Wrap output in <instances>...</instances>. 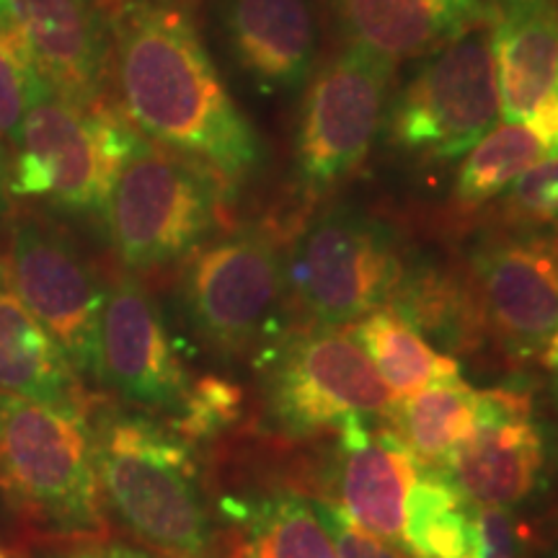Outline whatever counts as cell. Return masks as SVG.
I'll return each instance as SVG.
<instances>
[{
    "label": "cell",
    "mask_w": 558,
    "mask_h": 558,
    "mask_svg": "<svg viewBox=\"0 0 558 558\" xmlns=\"http://www.w3.org/2000/svg\"><path fill=\"white\" fill-rule=\"evenodd\" d=\"M111 78L140 135L205 166L222 186L241 184L259 169V132L230 99L184 11L128 0L111 19Z\"/></svg>",
    "instance_id": "obj_1"
},
{
    "label": "cell",
    "mask_w": 558,
    "mask_h": 558,
    "mask_svg": "<svg viewBox=\"0 0 558 558\" xmlns=\"http://www.w3.org/2000/svg\"><path fill=\"white\" fill-rule=\"evenodd\" d=\"M94 435L101 499L160 558H215V527L186 439L143 416H109Z\"/></svg>",
    "instance_id": "obj_2"
},
{
    "label": "cell",
    "mask_w": 558,
    "mask_h": 558,
    "mask_svg": "<svg viewBox=\"0 0 558 558\" xmlns=\"http://www.w3.org/2000/svg\"><path fill=\"white\" fill-rule=\"evenodd\" d=\"M143 135L111 104H78L32 68L9 192L73 215H104Z\"/></svg>",
    "instance_id": "obj_3"
},
{
    "label": "cell",
    "mask_w": 558,
    "mask_h": 558,
    "mask_svg": "<svg viewBox=\"0 0 558 558\" xmlns=\"http://www.w3.org/2000/svg\"><path fill=\"white\" fill-rule=\"evenodd\" d=\"M0 486L52 538L107 535L86 414L0 393Z\"/></svg>",
    "instance_id": "obj_4"
},
{
    "label": "cell",
    "mask_w": 558,
    "mask_h": 558,
    "mask_svg": "<svg viewBox=\"0 0 558 558\" xmlns=\"http://www.w3.org/2000/svg\"><path fill=\"white\" fill-rule=\"evenodd\" d=\"M222 184L205 166L140 140L104 207L111 246L130 271L171 267L209 239Z\"/></svg>",
    "instance_id": "obj_5"
},
{
    "label": "cell",
    "mask_w": 558,
    "mask_h": 558,
    "mask_svg": "<svg viewBox=\"0 0 558 558\" xmlns=\"http://www.w3.org/2000/svg\"><path fill=\"white\" fill-rule=\"evenodd\" d=\"M488 11V9H486ZM501 117L497 62L486 21L432 52L386 114L388 143L429 160L465 156Z\"/></svg>",
    "instance_id": "obj_6"
},
{
    "label": "cell",
    "mask_w": 558,
    "mask_h": 558,
    "mask_svg": "<svg viewBox=\"0 0 558 558\" xmlns=\"http://www.w3.org/2000/svg\"><path fill=\"white\" fill-rule=\"evenodd\" d=\"M390 78L393 62L354 45L313 75L292 143L300 186L326 192L360 169L380 130Z\"/></svg>",
    "instance_id": "obj_7"
},
{
    "label": "cell",
    "mask_w": 558,
    "mask_h": 558,
    "mask_svg": "<svg viewBox=\"0 0 558 558\" xmlns=\"http://www.w3.org/2000/svg\"><path fill=\"white\" fill-rule=\"evenodd\" d=\"M284 288L320 326H347L390 303L403 279L388 230L352 213H329L292 243Z\"/></svg>",
    "instance_id": "obj_8"
},
{
    "label": "cell",
    "mask_w": 558,
    "mask_h": 558,
    "mask_svg": "<svg viewBox=\"0 0 558 558\" xmlns=\"http://www.w3.org/2000/svg\"><path fill=\"white\" fill-rule=\"evenodd\" d=\"M5 264L21 303L58 341L75 373L101 380L107 290L75 243L39 215L13 213Z\"/></svg>",
    "instance_id": "obj_9"
},
{
    "label": "cell",
    "mask_w": 558,
    "mask_h": 558,
    "mask_svg": "<svg viewBox=\"0 0 558 558\" xmlns=\"http://www.w3.org/2000/svg\"><path fill=\"white\" fill-rule=\"evenodd\" d=\"M284 269L267 235L243 230L186 256L181 298L194 331L215 352H248L275 326Z\"/></svg>",
    "instance_id": "obj_10"
},
{
    "label": "cell",
    "mask_w": 558,
    "mask_h": 558,
    "mask_svg": "<svg viewBox=\"0 0 558 558\" xmlns=\"http://www.w3.org/2000/svg\"><path fill=\"white\" fill-rule=\"evenodd\" d=\"M269 390L279 424L295 435L390 414L399 401L352 333L337 326L303 331L279 347Z\"/></svg>",
    "instance_id": "obj_11"
},
{
    "label": "cell",
    "mask_w": 558,
    "mask_h": 558,
    "mask_svg": "<svg viewBox=\"0 0 558 558\" xmlns=\"http://www.w3.org/2000/svg\"><path fill=\"white\" fill-rule=\"evenodd\" d=\"M546 437L520 390H478L476 427L450 452V484L478 507L525 501L546 469Z\"/></svg>",
    "instance_id": "obj_12"
},
{
    "label": "cell",
    "mask_w": 558,
    "mask_h": 558,
    "mask_svg": "<svg viewBox=\"0 0 558 558\" xmlns=\"http://www.w3.org/2000/svg\"><path fill=\"white\" fill-rule=\"evenodd\" d=\"M0 29L16 34L60 94L78 104L109 99L114 39L101 0H0Z\"/></svg>",
    "instance_id": "obj_13"
},
{
    "label": "cell",
    "mask_w": 558,
    "mask_h": 558,
    "mask_svg": "<svg viewBox=\"0 0 558 558\" xmlns=\"http://www.w3.org/2000/svg\"><path fill=\"white\" fill-rule=\"evenodd\" d=\"M481 318L514 352L543 349L558 329V235H505L471 262Z\"/></svg>",
    "instance_id": "obj_14"
},
{
    "label": "cell",
    "mask_w": 558,
    "mask_h": 558,
    "mask_svg": "<svg viewBox=\"0 0 558 558\" xmlns=\"http://www.w3.org/2000/svg\"><path fill=\"white\" fill-rule=\"evenodd\" d=\"M101 380L143 409L179 411L192 383L158 305L132 275L107 292L101 316Z\"/></svg>",
    "instance_id": "obj_15"
},
{
    "label": "cell",
    "mask_w": 558,
    "mask_h": 558,
    "mask_svg": "<svg viewBox=\"0 0 558 558\" xmlns=\"http://www.w3.org/2000/svg\"><path fill=\"white\" fill-rule=\"evenodd\" d=\"M220 24L235 62L264 94H290L311 81L318 58L311 0H222Z\"/></svg>",
    "instance_id": "obj_16"
},
{
    "label": "cell",
    "mask_w": 558,
    "mask_h": 558,
    "mask_svg": "<svg viewBox=\"0 0 558 558\" xmlns=\"http://www.w3.org/2000/svg\"><path fill=\"white\" fill-rule=\"evenodd\" d=\"M494 62L501 117L525 124L558 90L556 0H492Z\"/></svg>",
    "instance_id": "obj_17"
},
{
    "label": "cell",
    "mask_w": 558,
    "mask_h": 558,
    "mask_svg": "<svg viewBox=\"0 0 558 558\" xmlns=\"http://www.w3.org/2000/svg\"><path fill=\"white\" fill-rule=\"evenodd\" d=\"M341 509L378 538L403 543V507L418 463L396 432H373L362 416L339 424Z\"/></svg>",
    "instance_id": "obj_18"
},
{
    "label": "cell",
    "mask_w": 558,
    "mask_h": 558,
    "mask_svg": "<svg viewBox=\"0 0 558 558\" xmlns=\"http://www.w3.org/2000/svg\"><path fill=\"white\" fill-rule=\"evenodd\" d=\"M347 45L388 62L422 58L486 21L478 0H329Z\"/></svg>",
    "instance_id": "obj_19"
},
{
    "label": "cell",
    "mask_w": 558,
    "mask_h": 558,
    "mask_svg": "<svg viewBox=\"0 0 558 558\" xmlns=\"http://www.w3.org/2000/svg\"><path fill=\"white\" fill-rule=\"evenodd\" d=\"M0 393L88 416L81 375L13 290L0 256Z\"/></svg>",
    "instance_id": "obj_20"
},
{
    "label": "cell",
    "mask_w": 558,
    "mask_h": 558,
    "mask_svg": "<svg viewBox=\"0 0 558 558\" xmlns=\"http://www.w3.org/2000/svg\"><path fill=\"white\" fill-rule=\"evenodd\" d=\"M352 337L396 399H407L429 383L460 375L458 362L437 354L393 308H378L354 320Z\"/></svg>",
    "instance_id": "obj_21"
},
{
    "label": "cell",
    "mask_w": 558,
    "mask_h": 558,
    "mask_svg": "<svg viewBox=\"0 0 558 558\" xmlns=\"http://www.w3.org/2000/svg\"><path fill=\"white\" fill-rule=\"evenodd\" d=\"M450 478L416 473L403 507V546L416 558H481L476 518Z\"/></svg>",
    "instance_id": "obj_22"
},
{
    "label": "cell",
    "mask_w": 558,
    "mask_h": 558,
    "mask_svg": "<svg viewBox=\"0 0 558 558\" xmlns=\"http://www.w3.org/2000/svg\"><path fill=\"white\" fill-rule=\"evenodd\" d=\"M478 390L471 388L460 375L429 383L407 399L396 401L390 414L403 445L416 460H448L452 450L476 427Z\"/></svg>",
    "instance_id": "obj_23"
},
{
    "label": "cell",
    "mask_w": 558,
    "mask_h": 558,
    "mask_svg": "<svg viewBox=\"0 0 558 558\" xmlns=\"http://www.w3.org/2000/svg\"><path fill=\"white\" fill-rule=\"evenodd\" d=\"M546 143L527 124H497L465 153L456 181V199L463 207L486 205L509 190L530 166L548 158Z\"/></svg>",
    "instance_id": "obj_24"
},
{
    "label": "cell",
    "mask_w": 558,
    "mask_h": 558,
    "mask_svg": "<svg viewBox=\"0 0 558 558\" xmlns=\"http://www.w3.org/2000/svg\"><path fill=\"white\" fill-rule=\"evenodd\" d=\"M251 558H339L316 507L300 497L271 501L256 514L248 543Z\"/></svg>",
    "instance_id": "obj_25"
},
{
    "label": "cell",
    "mask_w": 558,
    "mask_h": 558,
    "mask_svg": "<svg viewBox=\"0 0 558 558\" xmlns=\"http://www.w3.org/2000/svg\"><path fill=\"white\" fill-rule=\"evenodd\" d=\"M501 215L522 228H558V156H548L509 184Z\"/></svg>",
    "instance_id": "obj_26"
},
{
    "label": "cell",
    "mask_w": 558,
    "mask_h": 558,
    "mask_svg": "<svg viewBox=\"0 0 558 558\" xmlns=\"http://www.w3.org/2000/svg\"><path fill=\"white\" fill-rule=\"evenodd\" d=\"M241 411V388L222 378L192 383L190 393L177 411V435L181 439H205L226 429Z\"/></svg>",
    "instance_id": "obj_27"
},
{
    "label": "cell",
    "mask_w": 558,
    "mask_h": 558,
    "mask_svg": "<svg viewBox=\"0 0 558 558\" xmlns=\"http://www.w3.org/2000/svg\"><path fill=\"white\" fill-rule=\"evenodd\" d=\"M32 60L24 45L9 29H0V137L16 148L26 111Z\"/></svg>",
    "instance_id": "obj_28"
},
{
    "label": "cell",
    "mask_w": 558,
    "mask_h": 558,
    "mask_svg": "<svg viewBox=\"0 0 558 558\" xmlns=\"http://www.w3.org/2000/svg\"><path fill=\"white\" fill-rule=\"evenodd\" d=\"M316 507L320 522L329 530L333 548L339 558H409L403 556L393 543L378 538L369 530L357 525L341 507L331 505H313Z\"/></svg>",
    "instance_id": "obj_29"
},
{
    "label": "cell",
    "mask_w": 558,
    "mask_h": 558,
    "mask_svg": "<svg viewBox=\"0 0 558 558\" xmlns=\"http://www.w3.org/2000/svg\"><path fill=\"white\" fill-rule=\"evenodd\" d=\"M476 527L481 558H522V535L509 509L478 507Z\"/></svg>",
    "instance_id": "obj_30"
},
{
    "label": "cell",
    "mask_w": 558,
    "mask_h": 558,
    "mask_svg": "<svg viewBox=\"0 0 558 558\" xmlns=\"http://www.w3.org/2000/svg\"><path fill=\"white\" fill-rule=\"evenodd\" d=\"M70 558H150V556L135 554V550H128L120 546H88Z\"/></svg>",
    "instance_id": "obj_31"
},
{
    "label": "cell",
    "mask_w": 558,
    "mask_h": 558,
    "mask_svg": "<svg viewBox=\"0 0 558 558\" xmlns=\"http://www.w3.org/2000/svg\"><path fill=\"white\" fill-rule=\"evenodd\" d=\"M11 184V163L9 156H5V148L0 145V209L5 207V192H9Z\"/></svg>",
    "instance_id": "obj_32"
},
{
    "label": "cell",
    "mask_w": 558,
    "mask_h": 558,
    "mask_svg": "<svg viewBox=\"0 0 558 558\" xmlns=\"http://www.w3.org/2000/svg\"><path fill=\"white\" fill-rule=\"evenodd\" d=\"M124 3H128V0H101V5H104V9L111 11V16H114V13L120 11Z\"/></svg>",
    "instance_id": "obj_33"
},
{
    "label": "cell",
    "mask_w": 558,
    "mask_h": 558,
    "mask_svg": "<svg viewBox=\"0 0 558 558\" xmlns=\"http://www.w3.org/2000/svg\"><path fill=\"white\" fill-rule=\"evenodd\" d=\"M550 388H554V399L558 403V375H556V378H550Z\"/></svg>",
    "instance_id": "obj_34"
},
{
    "label": "cell",
    "mask_w": 558,
    "mask_h": 558,
    "mask_svg": "<svg viewBox=\"0 0 558 558\" xmlns=\"http://www.w3.org/2000/svg\"><path fill=\"white\" fill-rule=\"evenodd\" d=\"M550 558H558V538H556V543H554V554H550Z\"/></svg>",
    "instance_id": "obj_35"
},
{
    "label": "cell",
    "mask_w": 558,
    "mask_h": 558,
    "mask_svg": "<svg viewBox=\"0 0 558 558\" xmlns=\"http://www.w3.org/2000/svg\"><path fill=\"white\" fill-rule=\"evenodd\" d=\"M0 558H13V556L9 554V550H3V548H0Z\"/></svg>",
    "instance_id": "obj_36"
},
{
    "label": "cell",
    "mask_w": 558,
    "mask_h": 558,
    "mask_svg": "<svg viewBox=\"0 0 558 558\" xmlns=\"http://www.w3.org/2000/svg\"><path fill=\"white\" fill-rule=\"evenodd\" d=\"M556 5H558V0H556Z\"/></svg>",
    "instance_id": "obj_37"
}]
</instances>
